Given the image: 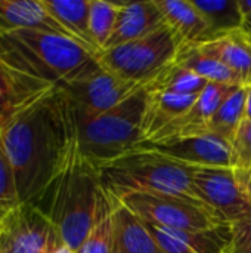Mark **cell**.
Instances as JSON below:
<instances>
[{"label": "cell", "instance_id": "cell-1", "mask_svg": "<svg viewBox=\"0 0 251 253\" xmlns=\"http://www.w3.org/2000/svg\"><path fill=\"white\" fill-rule=\"evenodd\" d=\"M0 144L9 159L18 202L34 203L77 148L74 108L62 87H52L3 127Z\"/></svg>", "mask_w": 251, "mask_h": 253}, {"label": "cell", "instance_id": "cell-2", "mask_svg": "<svg viewBox=\"0 0 251 253\" xmlns=\"http://www.w3.org/2000/svg\"><path fill=\"white\" fill-rule=\"evenodd\" d=\"M0 64L58 87L102 68L98 56L72 39L30 28L0 31Z\"/></svg>", "mask_w": 251, "mask_h": 253}, {"label": "cell", "instance_id": "cell-3", "mask_svg": "<svg viewBox=\"0 0 251 253\" xmlns=\"http://www.w3.org/2000/svg\"><path fill=\"white\" fill-rule=\"evenodd\" d=\"M101 188L98 169L80 153L77 144L61 173L31 205L52 221L64 243L77 252L93 225Z\"/></svg>", "mask_w": 251, "mask_h": 253}, {"label": "cell", "instance_id": "cell-4", "mask_svg": "<svg viewBox=\"0 0 251 253\" xmlns=\"http://www.w3.org/2000/svg\"><path fill=\"white\" fill-rule=\"evenodd\" d=\"M98 173L101 185L117 200L133 193H158L198 200L192 185L194 168L158 153L133 150L101 165Z\"/></svg>", "mask_w": 251, "mask_h": 253}, {"label": "cell", "instance_id": "cell-5", "mask_svg": "<svg viewBox=\"0 0 251 253\" xmlns=\"http://www.w3.org/2000/svg\"><path fill=\"white\" fill-rule=\"evenodd\" d=\"M146 95L143 86L112 110L96 117H83L74 110L80 153L96 169L133 151L142 142Z\"/></svg>", "mask_w": 251, "mask_h": 253}, {"label": "cell", "instance_id": "cell-6", "mask_svg": "<svg viewBox=\"0 0 251 253\" xmlns=\"http://www.w3.org/2000/svg\"><path fill=\"white\" fill-rule=\"evenodd\" d=\"M178 49L173 33L164 25L146 37L102 50L98 61L104 70L114 76L146 86L167 65L175 62Z\"/></svg>", "mask_w": 251, "mask_h": 253}, {"label": "cell", "instance_id": "cell-7", "mask_svg": "<svg viewBox=\"0 0 251 253\" xmlns=\"http://www.w3.org/2000/svg\"><path fill=\"white\" fill-rule=\"evenodd\" d=\"M194 193L222 224L251 219V172L234 168H194Z\"/></svg>", "mask_w": 251, "mask_h": 253}, {"label": "cell", "instance_id": "cell-8", "mask_svg": "<svg viewBox=\"0 0 251 253\" xmlns=\"http://www.w3.org/2000/svg\"><path fill=\"white\" fill-rule=\"evenodd\" d=\"M141 219L172 230L203 231L222 225L201 202L158 193H133L120 200Z\"/></svg>", "mask_w": 251, "mask_h": 253}, {"label": "cell", "instance_id": "cell-9", "mask_svg": "<svg viewBox=\"0 0 251 253\" xmlns=\"http://www.w3.org/2000/svg\"><path fill=\"white\" fill-rule=\"evenodd\" d=\"M64 240L52 221L31 203L0 212V253H53Z\"/></svg>", "mask_w": 251, "mask_h": 253}, {"label": "cell", "instance_id": "cell-10", "mask_svg": "<svg viewBox=\"0 0 251 253\" xmlns=\"http://www.w3.org/2000/svg\"><path fill=\"white\" fill-rule=\"evenodd\" d=\"M142 87L101 68L90 77L67 84L62 89L77 114L96 117L112 110Z\"/></svg>", "mask_w": 251, "mask_h": 253}, {"label": "cell", "instance_id": "cell-11", "mask_svg": "<svg viewBox=\"0 0 251 253\" xmlns=\"http://www.w3.org/2000/svg\"><path fill=\"white\" fill-rule=\"evenodd\" d=\"M135 150L158 153L191 168H231L232 160L231 144L213 133L172 138L158 142L143 141Z\"/></svg>", "mask_w": 251, "mask_h": 253}, {"label": "cell", "instance_id": "cell-12", "mask_svg": "<svg viewBox=\"0 0 251 253\" xmlns=\"http://www.w3.org/2000/svg\"><path fill=\"white\" fill-rule=\"evenodd\" d=\"M241 86H231L222 83H209L206 89L200 93L195 104L182 116L169 123L161 129L155 136L148 139L149 142H158L172 138H185V136H198L207 135L210 122L222 105V102L232 95ZM143 142V141H142Z\"/></svg>", "mask_w": 251, "mask_h": 253}, {"label": "cell", "instance_id": "cell-13", "mask_svg": "<svg viewBox=\"0 0 251 253\" xmlns=\"http://www.w3.org/2000/svg\"><path fill=\"white\" fill-rule=\"evenodd\" d=\"M141 221L164 253H223L231 240L229 224L203 231H185Z\"/></svg>", "mask_w": 251, "mask_h": 253}, {"label": "cell", "instance_id": "cell-14", "mask_svg": "<svg viewBox=\"0 0 251 253\" xmlns=\"http://www.w3.org/2000/svg\"><path fill=\"white\" fill-rule=\"evenodd\" d=\"M166 25L163 13L155 0L146 1H121L115 19V27L107 49L121 46L124 43L146 37Z\"/></svg>", "mask_w": 251, "mask_h": 253}, {"label": "cell", "instance_id": "cell-15", "mask_svg": "<svg viewBox=\"0 0 251 253\" xmlns=\"http://www.w3.org/2000/svg\"><path fill=\"white\" fill-rule=\"evenodd\" d=\"M166 25L173 33L178 46H201L213 42L207 21L188 0H155Z\"/></svg>", "mask_w": 251, "mask_h": 253}, {"label": "cell", "instance_id": "cell-16", "mask_svg": "<svg viewBox=\"0 0 251 253\" xmlns=\"http://www.w3.org/2000/svg\"><path fill=\"white\" fill-rule=\"evenodd\" d=\"M52 87L0 64V127Z\"/></svg>", "mask_w": 251, "mask_h": 253}, {"label": "cell", "instance_id": "cell-17", "mask_svg": "<svg viewBox=\"0 0 251 253\" xmlns=\"http://www.w3.org/2000/svg\"><path fill=\"white\" fill-rule=\"evenodd\" d=\"M18 28L40 30L72 39L70 33L49 15L41 0H0V31Z\"/></svg>", "mask_w": 251, "mask_h": 253}, {"label": "cell", "instance_id": "cell-18", "mask_svg": "<svg viewBox=\"0 0 251 253\" xmlns=\"http://www.w3.org/2000/svg\"><path fill=\"white\" fill-rule=\"evenodd\" d=\"M114 239L111 253H164L142 221L114 197Z\"/></svg>", "mask_w": 251, "mask_h": 253}, {"label": "cell", "instance_id": "cell-19", "mask_svg": "<svg viewBox=\"0 0 251 253\" xmlns=\"http://www.w3.org/2000/svg\"><path fill=\"white\" fill-rule=\"evenodd\" d=\"M146 107L142 120V141H148L175 119L186 113L200 95H176L148 90Z\"/></svg>", "mask_w": 251, "mask_h": 253}, {"label": "cell", "instance_id": "cell-20", "mask_svg": "<svg viewBox=\"0 0 251 253\" xmlns=\"http://www.w3.org/2000/svg\"><path fill=\"white\" fill-rule=\"evenodd\" d=\"M41 3L78 44L96 56L101 53L90 33V0H41Z\"/></svg>", "mask_w": 251, "mask_h": 253}, {"label": "cell", "instance_id": "cell-21", "mask_svg": "<svg viewBox=\"0 0 251 253\" xmlns=\"http://www.w3.org/2000/svg\"><path fill=\"white\" fill-rule=\"evenodd\" d=\"M200 47L234 71L244 87L251 86V44L244 30L229 33Z\"/></svg>", "mask_w": 251, "mask_h": 253}, {"label": "cell", "instance_id": "cell-22", "mask_svg": "<svg viewBox=\"0 0 251 253\" xmlns=\"http://www.w3.org/2000/svg\"><path fill=\"white\" fill-rule=\"evenodd\" d=\"M175 64L195 73L197 76L206 79L209 83H222L231 86H243L240 77L231 71L225 64H222L215 56L201 50L200 46L185 44L178 49Z\"/></svg>", "mask_w": 251, "mask_h": 253}, {"label": "cell", "instance_id": "cell-23", "mask_svg": "<svg viewBox=\"0 0 251 253\" xmlns=\"http://www.w3.org/2000/svg\"><path fill=\"white\" fill-rule=\"evenodd\" d=\"M191 3L207 21L213 42L244 28L246 18L238 0H191Z\"/></svg>", "mask_w": 251, "mask_h": 253}, {"label": "cell", "instance_id": "cell-24", "mask_svg": "<svg viewBox=\"0 0 251 253\" xmlns=\"http://www.w3.org/2000/svg\"><path fill=\"white\" fill-rule=\"evenodd\" d=\"M112 212L114 197L102 187L98 197L93 225L89 231L87 239L75 253H111L114 239Z\"/></svg>", "mask_w": 251, "mask_h": 253}, {"label": "cell", "instance_id": "cell-25", "mask_svg": "<svg viewBox=\"0 0 251 253\" xmlns=\"http://www.w3.org/2000/svg\"><path fill=\"white\" fill-rule=\"evenodd\" d=\"M246 95L247 89L241 86L222 102L210 122L209 133L222 138L228 144L234 142L235 135L246 119Z\"/></svg>", "mask_w": 251, "mask_h": 253}, {"label": "cell", "instance_id": "cell-26", "mask_svg": "<svg viewBox=\"0 0 251 253\" xmlns=\"http://www.w3.org/2000/svg\"><path fill=\"white\" fill-rule=\"evenodd\" d=\"M207 84L209 82L206 79L172 62L145 87L148 90L167 92L176 95H200Z\"/></svg>", "mask_w": 251, "mask_h": 253}, {"label": "cell", "instance_id": "cell-27", "mask_svg": "<svg viewBox=\"0 0 251 253\" xmlns=\"http://www.w3.org/2000/svg\"><path fill=\"white\" fill-rule=\"evenodd\" d=\"M121 1L90 0V33L102 52L111 39Z\"/></svg>", "mask_w": 251, "mask_h": 253}, {"label": "cell", "instance_id": "cell-28", "mask_svg": "<svg viewBox=\"0 0 251 253\" xmlns=\"http://www.w3.org/2000/svg\"><path fill=\"white\" fill-rule=\"evenodd\" d=\"M232 147L231 168L243 172H251V122L246 120L241 123Z\"/></svg>", "mask_w": 251, "mask_h": 253}, {"label": "cell", "instance_id": "cell-29", "mask_svg": "<svg viewBox=\"0 0 251 253\" xmlns=\"http://www.w3.org/2000/svg\"><path fill=\"white\" fill-rule=\"evenodd\" d=\"M18 202L13 172L9 159L0 144V208H10Z\"/></svg>", "mask_w": 251, "mask_h": 253}, {"label": "cell", "instance_id": "cell-30", "mask_svg": "<svg viewBox=\"0 0 251 253\" xmlns=\"http://www.w3.org/2000/svg\"><path fill=\"white\" fill-rule=\"evenodd\" d=\"M223 253H251V219L231 224V240Z\"/></svg>", "mask_w": 251, "mask_h": 253}, {"label": "cell", "instance_id": "cell-31", "mask_svg": "<svg viewBox=\"0 0 251 253\" xmlns=\"http://www.w3.org/2000/svg\"><path fill=\"white\" fill-rule=\"evenodd\" d=\"M238 4H240V9H241L244 18L251 16V0H238Z\"/></svg>", "mask_w": 251, "mask_h": 253}, {"label": "cell", "instance_id": "cell-32", "mask_svg": "<svg viewBox=\"0 0 251 253\" xmlns=\"http://www.w3.org/2000/svg\"><path fill=\"white\" fill-rule=\"evenodd\" d=\"M247 95H246V120L251 122V86L246 87Z\"/></svg>", "mask_w": 251, "mask_h": 253}, {"label": "cell", "instance_id": "cell-33", "mask_svg": "<svg viewBox=\"0 0 251 253\" xmlns=\"http://www.w3.org/2000/svg\"><path fill=\"white\" fill-rule=\"evenodd\" d=\"M53 253H75V252H72V251H71L65 243H64L62 246H59V248H58V249H56Z\"/></svg>", "mask_w": 251, "mask_h": 253}, {"label": "cell", "instance_id": "cell-34", "mask_svg": "<svg viewBox=\"0 0 251 253\" xmlns=\"http://www.w3.org/2000/svg\"><path fill=\"white\" fill-rule=\"evenodd\" d=\"M244 31H251V16L246 18V22H244Z\"/></svg>", "mask_w": 251, "mask_h": 253}, {"label": "cell", "instance_id": "cell-35", "mask_svg": "<svg viewBox=\"0 0 251 253\" xmlns=\"http://www.w3.org/2000/svg\"><path fill=\"white\" fill-rule=\"evenodd\" d=\"M247 33V39H249V42H250L251 44V31H246Z\"/></svg>", "mask_w": 251, "mask_h": 253}, {"label": "cell", "instance_id": "cell-36", "mask_svg": "<svg viewBox=\"0 0 251 253\" xmlns=\"http://www.w3.org/2000/svg\"><path fill=\"white\" fill-rule=\"evenodd\" d=\"M3 209H6V208H0V212H1V211H3Z\"/></svg>", "mask_w": 251, "mask_h": 253}]
</instances>
